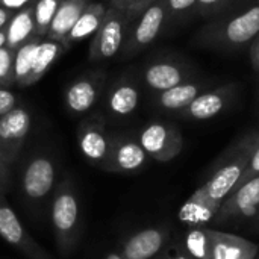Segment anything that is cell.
<instances>
[{
	"label": "cell",
	"mask_w": 259,
	"mask_h": 259,
	"mask_svg": "<svg viewBox=\"0 0 259 259\" xmlns=\"http://www.w3.org/2000/svg\"><path fill=\"white\" fill-rule=\"evenodd\" d=\"M256 226H258V228H259V219H258V220H256Z\"/></svg>",
	"instance_id": "cell-41"
},
{
	"label": "cell",
	"mask_w": 259,
	"mask_h": 259,
	"mask_svg": "<svg viewBox=\"0 0 259 259\" xmlns=\"http://www.w3.org/2000/svg\"><path fill=\"white\" fill-rule=\"evenodd\" d=\"M258 219H259V215H258V217H256V220H258Z\"/></svg>",
	"instance_id": "cell-42"
},
{
	"label": "cell",
	"mask_w": 259,
	"mask_h": 259,
	"mask_svg": "<svg viewBox=\"0 0 259 259\" xmlns=\"http://www.w3.org/2000/svg\"><path fill=\"white\" fill-rule=\"evenodd\" d=\"M62 0H35L32 3L33 20L36 27V36L44 38L55 18V14Z\"/></svg>",
	"instance_id": "cell-27"
},
{
	"label": "cell",
	"mask_w": 259,
	"mask_h": 259,
	"mask_svg": "<svg viewBox=\"0 0 259 259\" xmlns=\"http://www.w3.org/2000/svg\"><path fill=\"white\" fill-rule=\"evenodd\" d=\"M64 46L59 41H53V39H42L38 46L36 55H35V61H33V67L30 71V76L27 79L26 87H30L33 83H36L47 71L49 68L53 65V62L58 59V56L64 52Z\"/></svg>",
	"instance_id": "cell-24"
},
{
	"label": "cell",
	"mask_w": 259,
	"mask_h": 259,
	"mask_svg": "<svg viewBox=\"0 0 259 259\" xmlns=\"http://www.w3.org/2000/svg\"><path fill=\"white\" fill-rule=\"evenodd\" d=\"M59 179V162L49 150H32L20 162L17 190L21 205L30 215L41 219L49 211Z\"/></svg>",
	"instance_id": "cell-1"
},
{
	"label": "cell",
	"mask_w": 259,
	"mask_h": 259,
	"mask_svg": "<svg viewBox=\"0 0 259 259\" xmlns=\"http://www.w3.org/2000/svg\"><path fill=\"white\" fill-rule=\"evenodd\" d=\"M88 0H62L47 30L46 38L62 42L74 26V23L77 21V18L80 17V14L83 12V9L88 6Z\"/></svg>",
	"instance_id": "cell-22"
},
{
	"label": "cell",
	"mask_w": 259,
	"mask_h": 259,
	"mask_svg": "<svg viewBox=\"0 0 259 259\" xmlns=\"http://www.w3.org/2000/svg\"><path fill=\"white\" fill-rule=\"evenodd\" d=\"M76 138L83 159L90 165L105 171L112 141V135L106 131L105 118L100 114H94L82 120Z\"/></svg>",
	"instance_id": "cell-7"
},
{
	"label": "cell",
	"mask_w": 259,
	"mask_h": 259,
	"mask_svg": "<svg viewBox=\"0 0 259 259\" xmlns=\"http://www.w3.org/2000/svg\"><path fill=\"white\" fill-rule=\"evenodd\" d=\"M103 83L105 77L102 74L83 76L71 82L64 93L67 111L71 115H83L90 112L102 94Z\"/></svg>",
	"instance_id": "cell-15"
},
{
	"label": "cell",
	"mask_w": 259,
	"mask_h": 259,
	"mask_svg": "<svg viewBox=\"0 0 259 259\" xmlns=\"http://www.w3.org/2000/svg\"><path fill=\"white\" fill-rule=\"evenodd\" d=\"M168 238V228L149 226L126 237L118 252L124 259H153L165 249Z\"/></svg>",
	"instance_id": "cell-13"
},
{
	"label": "cell",
	"mask_w": 259,
	"mask_h": 259,
	"mask_svg": "<svg viewBox=\"0 0 259 259\" xmlns=\"http://www.w3.org/2000/svg\"><path fill=\"white\" fill-rule=\"evenodd\" d=\"M259 215V176L234 188L222 202L214 225H235Z\"/></svg>",
	"instance_id": "cell-9"
},
{
	"label": "cell",
	"mask_w": 259,
	"mask_h": 259,
	"mask_svg": "<svg viewBox=\"0 0 259 259\" xmlns=\"http://www.w3.org/2000/svg\"><path fill=\"white\" fill-rule=\"evenodd\" d=\"M32 127V115L23 105L0 117V155L12 167L17 164L20 153L27 141Z\"/></svg>",
	"instance_id": "cell-10"
},
{
	"label": "cell",
	"mask_w": 259,
	"mask_h": 259,
	"mask_svg": "<svg viewBox=\"0 0 259 259\" xmlns=\"http://www.w3.org/2000/svg\"><path fill=\"white\" fill-rule=\"evenodd\" d=\"M255 176H259V127L255 129V146H253V152H252V158H250V162H249V167L244 173V176L240 179L238 185L244 184L246 181L255 178ZM237 185V187H238ZM235 187V188H237Z\"/></svg>",
	"instance_id": "cell-31"
},
{
	"label": "cell",
	"mask_w": 259,
	"mask_h": 259,
	"mask_svg": "<svg viewBox=\"0 0 259 259\" xmlns=\"http://www.w3.org/2000/svg\"><path fill=\"white\" fill-rule=\"evenodd\" d=\"M167 23V6L165 0H155L147 6L138 17L135 26L129 30L124 42V53L135 55L150 46L162 32Z\"/></svg>",
	"instance_id": "cell-11"
},
{
	"label": "cell",
	"mask_w": 259,
	"mask_h": 259,
	"mask_svg": "<svg viewBox=\"0 0 259 259\" xmlns=\"http://www.w3.org/2000/svg\"><path fill=\"white\" fill-rule=\"evenodd\" d=\"M5 42H6V30L2 29V30H0V49L5 46Z\"/></svg>",
	"instance_id": "cell-40"
},
{
	"label": "cell",
	"mask_w": 259,
	"mask_h": 259,
	"mask_svg": "<svg viewBox=\"0 0 259 259\" xmlns=\"http://www.w3.org/2000/svg\"><path fill=\"white\" fill-rule=\"evenodd\" d=\"M14 82V50L3 46L0 49V88H8Z\"/></svg>",
	"instance_id": "cell-28"
},
{
	"label": "cell",
	"mask_w": 259,
	"mask_h": 259,
	"mask_svg": "<svg viewBox=\"0 0 259 259\" xmlns=\"http://www.w3.org/2000/svg\"><path fill=\"white\" fill-rule=\"evenodd\" d=\"M237 94V85L228 83L217 88H211L199 94L179 115L185 120L193 121H203L211 120L222 114L234 100Z\"/></svg>",
	"instance_id": "cell-14"
},
{
	"label": "cell",
	"mask_w": 259,
	"mask_h": 259,
	"mask_svg": "<svg viewBox=\"0 0 259 259\" xmlns=\"http://www.w3.org/2000/svg\"><path fill=\"white\" fill-rule=\"evenodd\" d=\"M209 83L203 80H187L181 85H176L167 91L158 93L156 105L168 112H181L184 111L199 94L206 91Z\"/></svg>",
	"instance_id": "cell-19"
},
{
	"label": "cell",
	"mask_w": 259,
	"mask_h": 259,
	"mask_svg": "<svg viewBox=\"0 0 259 259\" xmlns=\"http://www.w3.org/2000/svg\"><path fill=\"white\" fill-rule=\"evenodd\" d=\"M167 21L187 17L193 9L197 11V0H165Z\"/></svg>",
	"instance_id": "cell-29"
},
{
	"label": "cell",
	"mask_w": 259,
	"mask_h": 259,
	"mask_svg": "<svg viewBox=\"0 0 259 259\" xmlns=\"http://www.w3.org/2000/svg\"><path fill=\"white\" fill-rule=\"evenodd\" d=\"M137 140L147 156L158 162L176 159L184 149V137L179 127L168 121H150L141 129Z\"/></svg>",
	"instance_id": "cell-6"
},
{
	"label": "cell",
	"mask_w": 259,
	"mask_h": 259,
	"mask_svg": "<svg viewBox=\"0 0 259 259\" xmlns=\"http://www.w3.org/2000/svg\"><path fill=\"white\" fill-rule=\"evenodd\" d=\"M222 206V202L214 200L206 188L200 185L181 206L178 219L184 226L188 228H208L214 223L217 212Z\"/></svg>",
	"instance_id": "cell-16"
},
{
	"label": "cell",
	"mask_w": 259,
	"mask_h": 259,
	"mask_svg": "<svg viewBox=\"0 0 259 259\" xmlns=\"http://www.w3.org/2000/svg\"><path fill=\"white\" fill-rule=\"evenodd\" d=\"M106 11H108V6H105L102 2L88 3V6L83 9V12L80 14V17L77 18V21L68 32V35L64 38V41H62L64 49L67 50L73 44L93 36L97 32V29L100 27Z\"/></svg>",
	"instance_id": "cell-20"
},
{
	"label": "cell",
	"mask_w": 259,
	"mask_h": 259,
	"mask_svg": "<svg viewBox=\"0 0 259 259\" xmlns=\"http://www.w3.org/2000/svg\"><path fill=\"white\" fill-rule=\"evenodd\" d=\"M18 106V97L9 88H0V117Z\"/></svg>",
	"instance_id": "cell-33"
},
{
	"label": "cell",
	"mask_w": 259,
	"mask_h": 259,
	"mask_svg": "<svg viewBox=\"0 0 259 259\" xmlns=\"http://www.w3.org/2000/svg\"><path fill=\"white\" fill-rule=\"evenodd\" d=\"M12 14L14 12H11V11H8V9H5V8L0 6V30L6 27V24H8L9 18L12 17Z\"/></svg>",
	"instance_id": "cell-38"
},
{
	"label": "cell",
	"mask_w": 259,
	"mask_h": 259,
	"mask_svg": "<svg viewBox=\"0 0 259 259\" xmlns=\"http://www.w3.org/2000/svg\"><path fill=\"white\" fill-rule=\"evenodd\" d=\"M235 0H197V11L202 15H212L228 8Z\"/></svg>",
	"instance_id": "cell-32"
},
{
	"label": "cell",
	"mask_w": 259,
	"mask_h": 259,
	"mask_svg": "<svg viewBox=\"0 0 259 259\" xmlns=\"http://www.w3.org/2000/svg\"><path fill=\"white\" fill-rule=\"evenodd\" d=\"M143 79L152 91L162 93L187 80H191L193 71L182 62L162 59L150 62L143 71Z\"/></svg>",
	"instance_id": "cell-17"
},
{
	"label": "cell",
	"mask_w": 259,
	"mask_h": 259,
	"mask_svg": "<svg viewBox=\"0 0 259 259\" xmlns=\"http://www.w3.org/2000/svg\"><path fill=\"white\" fill-rule=\"evenodd\" d=\"M255 146V129L246 132L238 140H235L215 161L212 175L203 184L208 194L217 200L223 202L228 194L238 185L240 179L244 176L252 152Z\"/></svg>",
	"instance_id": "cell-4"
},
{
	"label": "cell",
	"mask_w": 259,
	"mask_h": 259,
	"mask_svg": "<svg viewBox=\"0 0 259 259\" xmlns=\"http://www.w3.org/2000/svg\"><path fill=\"white\" fill-rule=\"evenodd\" d=\"M158 259H193L190 258L187 253L181 252V250H175V249H168L167 252H164Z\"/></svg>",
	"instance_id": "cell-37"
},
{
	"label": "cell",
	"mask_w": 259,
	"mask_h": 259,
	"mask_svg": "<svg viewBox=\"0 0 259 259\" xmlns=\"http://www.w3.org/2000/svg\"><path fill=\"white\" fill-rule=\"evenodd\" d=\"M250 59L255 67V70L259 73V35L252 41V49H250Z\"/></svg>",
	"instance_id": "cell-36"
},
{
	"label": "cell",
	"mask_w": 259,
	"mask_h": 259,
	"mask_svg": "<svg viewBox=\"0 0 259 259\" xmlns=\"http://www.w3.org/2000/svg\"><path fill=\"white\" fill-rule=\"evenodd\" d=\"M0 238L27 259H53L27 232L3 193H0Z\"/></svg>",
	"instance_id": "cell-8"
},
{
	"label": "cell",
	"mask_w": 259,
	"mask_h": 259,
	"mask_svg": "<svg viewBox=\"0 0 259 259\" xmlns=\"http://www.w3.org/2000/svg\"><path fill=\"white\" fill-rule=\"evenodd\" d=\"M35 0H0V6L11 11V12H15L18 9H23L29 5H32Z\"/></svg>",
	"instance_id": "cell-35"
},
{
	"label": "cell",
	"mask_w": 259,
	"mask_h": 259,
	"mask_svg": "<svg viewBox=\"0 0 259 259\" xmlns=\"http://www.w3.org/2000/svg\"><path fill=\"white\" fill-rule=\"evenodd\" d=\"M140 90L131 80H118L109 91L106 99L108 111L115 117H127L138 108Z\"/></svg>",
	"instance_id": "cell-23"
},
{
	"label": "cell",
	"mask_w": 259,
	"mask_h": 259,
	"mask_svg": "<svg viewBox=\"0 0 259 259\" xmlns=\"http://www.w3.org/2000/svg\"><path fill=\"white\" fill-rule=\"evenodd\" d=\"M150 158L137 138L127 135H112L105 171L114 175H137L147 167Z\"/></svg>",
	"instance_id": "cell-12"
},
{
	"label": "cell",
	"mask_w": 259,
	"mask_h": 259,
	"mask_svg": "<svg viewBox=\"0 0 259 259\" xmlns=\"http://www.w3.org/2000/svg\"><path fill=\"white\" fill-rule=\"evenodd\" d=\"M5 30H6L5 46L11 50H17L23 44L36 38V27H35L32 5L15 11L12 17L9 18Z\"/></svg>",
	"instance_id": "cell-21"
},
{
	"label": "cell",
	"mask_w": 259,
	"mask_h": 259,
	"mask_svg": "<svg viewBox=\"0 0 259 259\" xmlns=\"http://www.w3.org/2000/svg\"><path fill=\"white\" fill-rule=\"evenodd\" d=\"M103 259H124V256H123L120 252H114V250H112V252H108V253L103 256Z\"/></svg>",
	"instance_id": "cell-39"
},
{
	"label": "cell",
	"mask_w": 259,
	"mask_h": 259,
	"mask_svg": "<svg viewBox=\"0 0 259 259\" xmlns=\"http://www.w3.org/2000/svg\"><path fill=\"white\" fill-rule=\"evenodd\" d=\"M259 35V0L240 14L222 17L200 29L194 41L211 49H240Z\"/></svg>",
	"instance_id": "cell-3"
},
{
	"label": "cell",
	"mask_w": 259,
	"mask_h": 259,
	"mask_svg": "<svg viewBox=\"0 0 259 259\" xmlns=\"http://www.w3.org/2000/svg\"><path fill=\"white\" fill-rule=\"evenodd\" d=\"M134 18L135 17L114 6H108L100 27L93 35L90 46V59L105 61L114 58L124 47Z\"/></svg>",
	"instance_id": "cell-5"
},
{
	"label": "cell",
	"mask_w": 259,
	"mask_h": 259,
	"mask_svg": "<svg viewBox=\"0 0 259 259\" xmlns=\"http://www.w3.org/2000/svg\"><path fill=\"white\" fill-rule=\"evenodd\" d=\"M41 42V38H33L29 42L23 44L17 50H14V82L18 87H26L27 79L30 76L35 55L38 50V46Z\"/></svg>",
	"instance_id": "cell-26"
},
{
	"label": "cell",
	"mask_w": 259,
	"mask_h": 259,
	"mask_svg": "<svg viewBox=\"0 0 259 259\" xmlns=\"http://www.w3.org/2000/svg\"><path fill=\"white\" fill-rule=\"evenodd\" d=\"M212 259H256L259 246L256 243L235 234L211 229Z\"/></svg>",
	"instance_id": "cell-18"
},
{
	"label": "cell",
	"mask_w": 259,
	"mask_h": 259,
	"mask_svg": "<svg viewBox=\"0 0 259 259\" xmlns=\"http://www.w3.org/2000/svg\"><path fill=\"white\" fill-rule=\"evenodd\" d=\"M12 179V165L6 162V159L0 155V193L6 194L11 187Z\"/></svg>",
	"instance_id": "cell-34"
},
{
	"label": "cell",
	"mask_w": 259,
	"mask_h": 259,
	"mask_svg": "<svg viewBox=\"0 0 259 259\" xmlns=\"http://www.w3.org/2000/svg\"><path fill=\"white\" fill-rule=\"evenodd\" d=\"M184 250L193 259H212L211 228H188L184 235Z\"/></svg>",
	"instance_id": "cell-25"
},
{
	"label": "cell",
	"mask_w": 259,
	"mask_h": 259,
	"mask_svg": "<svg viewBox=\"0 0 259 259\" xmlns=\"http://www.w3.org/2000/svg\"><path fill=\"white\" fill-rule=\"evenodd\" d=\"M49 219L58 253L68 258L77 249L83 234V219L80 196L74 178L64 175L52 196L49 206Z\"/></svg>",
	"instance_id": "cell-2"
},
{
	"label": "cell",
	"mask_w": 259,
	"mask_h": 259,
	"mask_svg": "<svg viewBox=\"0 0 259 259\" xmlns=\"http://www.w3.org/2000/svg\"><path fill=\"white\" fill-rule=\"evenodd\" d=\"M155 0H109L111 6L132 15V17H138L147 6H150Z\"/></svg>",
	"instance_id": "cell-30"
}]
</instances>
